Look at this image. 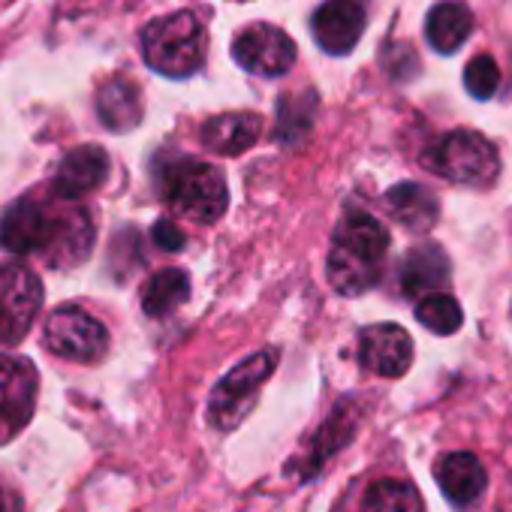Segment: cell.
<instances>
[{"label":"cell","mask_w":512,"mask_h":512,"mask_svg":"<svg viewBox=\"0 0 512 512\" xmlns=\"http://www.w3.org/2000/svg\"><path fill=\"white\" fill-rule=\"evenodd\" d=\"M232 58L253 76H284L296 64V43L275 25H250L232 40Z\"/></svg>","instance_id":"cell-10"},{"label":"cell","mask_w":512,"mask_h":512,"mask_svg":"<svg viewBox=\"0 0 512 512\" xmlns=\"http://www.w3.org/2000/svg\"><path fill=\"white\" fill-rule=\"evenodd\" d=\"M425 163L446 181L488 187L497 178V148L476 130H452L428 151Z\"/></svg>","instance_id":"cell-6"},{"label":"cell","mask_w":512,"mask_h":512,"mask_svg":"<svg viewBox=\"0 0 512 512\" xmlns=\"http://www.w3.org/2000/svg\"><path fill=\"white\" fill-rule=\"evenodd\" d=\"M190 299V278L181 269H163L157 272L145 290H142V311L154 320L178 311Z\"/></svg>","instance_id":"cell-20"},{"label":"cell","mask_w":512,"mask_h":512,"mask_svg":"<svg viewBox=\"0 0 512 512\" xmlns=\"http://www.w3.org/2000/svg\"><path fill=\"white\" fill-rule=\"evenodd\" d=\"M260 133H263V118L256 112H226L205 121L199 139L208 151L220 157H238L256 145Z\"/></svg>","instance_id":"cell-15"},{"label":"cell","mask_w":512,"mask_h":512,"mask_svg":"<svg viewBox=\"0 0 512 512\" xmlns=\"http://www.w3.org/2000/svg\"><path fill=\"white\" fill-rule=\"evenodd\" d=\"M139 43L145 64L169 79L193 76L196 70H202L208 55V34L202 22L187 10L148 22Z\"/></svg>","instance_id":"cell-3"},{"label":"cell","mask_w":512,"mask_h":512,"mask_svg":"<svg viewBox=\"0 0 512 512\" xmlns=\"http://www.w3.org/2000/svg\"><path fill=\"white\" fill-rule=\"evenodd\" d=\"M473 34V13L461 0H440L425 16V40L437 55H455Z\"/></svg>","instance_id":"cell-16"},{"label":"cell","mask_w":512,"mask_h":512,"mask_svg":"<svg viewBox=\"0 0 512 512\" xmlns=\"http://www.w3.org/2000/svg\"><path fill=\"white\" fill-rule=\"evenodd\" d=\"M386 205H389L392 217L401 226H407L410 232H428L437 223V214H440L437 196L428 187L416 184V181L395 184L386 193Z\"/></svg>","instance_id":"cell-19"},{"label":"cell","mask_w":512,"mask_h":512,"mask_svg":"<svg viewBox=\"0 0 512 512\" xmlns=\"http://www.w3.org/2000/svg\"><path fill=\"white\" fill-rule=\"evenodd\" d=\"M43 344L61 359L70 362H97L109 350V332L88 311L64 305L49 314L43 326Z\"/></svg>","instance_id":"cell-8"},{"label":"cell","mask_w":512,"mask_h":512,"mask_svg":"<svg viewBox=\"0 0 512 512\" xmlns=\"http://www.w3.org/2000/svg\"><path fill=\"white\" fill-rule=\"evenodd\" d=\"M365 34V10L359 0H326L314 13V40L329 55H350Z\"/></svg>","instance_id":"cell-12"},{"label":"cell","mask_w":512,"mask_h":512,"mask_svg":"<svg viewBox=\"0 0 512 512\" xmlns=\"http://www.w3.org/2000/svg\"><path fill=\"white\" fill-rule=\"evenodd\" d=\"M434 476H437V485L446 494V500H452L455 506L476 503L488 488V473L473 452L443 455L434 467Z\"/></svg>","instance_id":"cell-14"},{"label":"cell","mask_w":512,"mask_h":512,"mask_svg":"<svg viewBox=\"0 0 512 512\" xmlns=\"http://www.w3.org/2000/svg\"><path fill=\"white\" fill-rule=\"evenodd\" d=\"M40 377L34 362L0 356V446L16 440L34 416Z\"/></svg>","instance_id":"cell-9"},{"label":"cell","mask_w":512,"mask_h":512,"mask_svg":"<svg viewBox=\"0 0 512 512\" xmlns=\"http://www.w3.org/2000/svg\"><path fill=\"white\" fill-rule=\"evenodd\" d=\"M278 368V350H260L241 365H235L211 392L208 398V422L220 431H232L244 422V416L253 410L260 398L263 383Z\"/></svg>","instance_id":"cell-5"},{"label":"cell","mask_w":512,"mask_h":512,"mask_svg":"<svg viewBox=\"0 0 512 512\" xmlns=\"http://www.w3.org/2000/svg\"><path fill=\"white\" fill-rule=\"evenodd\" d=\"M109 175V154L97 145H82L76 151H70L55 175L52 193L58 199H79L85 193H91L94 187H100Z\"/></svg>","instance_id":"cell-13"},{"label":"cell","mask_w":512,"mask_h":512,"mask_svg":"<svg viewBox=\"0 0 512 512\" xmlns=\"http://www.w3.org/2000/svg\"><path fill=\"white\" fill-rule=\"evenodd\" d=\"M151 238H154V244H157L160 250H172V253H178V250L184 247V232H181V226H178L175 220H169V217H163V220H157V223H154Z\"/></svg>","instance_id":"cell-24"},{"label":"cell","mask_w":512,"mask_h":512,"mask_svg":"<svg viewBox=\"0 0 512 512\" xmlns=\"http://www.w3.org/2000/svg\"><path fill=\"white\" fill-rule=\"evenodd\" d=\"M449 281V260L437 244L413 247L401 263V290L407 296H428Z\"/></svg>","instance_id":"cell-17"},{"label":"cell","mask_w":512,"mask_h":512,"mask_svg":"<svg viewBox=\"0 0 512 512\" xmlns=\"http://www.w3.org/2000/svg\"><path fill=\"white\" fill-rule=\"evenodd\" d=\"M0 247L25 256L40 253L55 269L82 266L94 247V226L85 208L58 205L37 196L16 199L0 214Z\"/></svg>","instance_id":"cell-1"},{"label":"cell","mask_w":512,"mask_h":512,"mask_svg":"<svg viewBox=\"0 0 512 512\" xmlns=\"http://www.w3.org/2000/svg\"><path fill=\"white\" fill-rule=\"evenodd\" d=\"M389 250V229L365 214L350 211L332 238L329 250V284L341 296H362L380 281V266Z\"/></svg>","instance_id":"cell-2"},{"label":"cell","mask_w":512,"mask_h":512,"mask_svg":"<svg viewBox=\"0 0 512 512\" xmlns=\"http://www.w3.org/2000/svg\"><path fill=\"white\" fill-rule=\"evenodd\" d=\"M43 308V281L19 263H0V344H19Z\"/></svg>","instance_id":"cell-7"},{"label":"cell","mask_w":512,"mask_h":512,"mask_svg":"<svg viewBox=\"0 0 512 512\" xmlns=\"http://www.w3.org/2000/svg\"><path fill=\"white\" fill-rule=\"evenodd\" d=\"M359 359L380 377H404L413 365V341L395 323L368 326L359 338Z\"/></svg>","instance_id":"cell-11"},{"label":"cell","mask_w":512,"mask_h":512,"mask_svg":"<svg viewBox=\"0 0 512 512\" xmlns=\"http://www.w3.org/2000/svg\"><path fill=\"white\" fill-rule=\"evenodd\" d=\"M497 85H500V70L491 55L482 52L464 67V88L473 100H491Z\"/></svg>","instance_id":"cell-23"},{"label":"cell","mask_w":512,"mask_h":512,"mask_svg":"<svg viewBox=\"0 0 512 512\" xmlns=\"http://www.w3.org/2000/svg\"><path fill=\"white\" fill-rule=\"evenodd\" d=\"M0 512H22V500L13 488L0 485Z\"/></svg>","instance_id":"cell-25"},{"label":"cell","mask_w":512,"mask_h":512,"mask_svg":"<svg viewBox=\"0 0 512 512\" xmlns=\"http://www.w3.org/2000/svg\"><path fill=\"white\" fill-rule=\"evenodd\" d=\"M157 187L160 196L172 205V211L196 223L220 220L229 205V190L223 175L202 160L178 157L166 163L157 175Z\"/></svg>","instance_id":"cell-4"},{"label":"cell","mask_w":512,"mask_h":512,"mask_svg":"<svg viewBox=\"0 0 512 512\" xmlns=\"http://www.w3.org/2000/svg\"><path fill=\"white\" fill-rule=\"evenodd\" d=\"M97 115L100 121L112 130V133H127L136 130L145 109H142V94L136 88V82H130L127 76L109 79L100 91H97Z\"/></svg>","instance_id":"cell-18"},{"label":"cell","mask_w":512,"mask_h":512,"mask_svg":"<svg viewBox=\"0 0 512 512\" xmlns=\"http://www.w3.org/2000/svg\"><path fill=\"white\" fill-rule=\"evenodd\" d=\"M362 512H425L422 497L410 482L380 479L368 488Z\"/></svg>","instance_id":"cell-21"},{"label":"cell","mask_w":512,"mask_h":512,"mask_svg":"<svg viewBox=\"0 0 512 512\" xmlns=\"http://www.w3.org/2000/svg\"><path fill=\"white\" fill-rule=\"evenodd\" d=\"M416 320L434 335H455L464 323L461 305L446 293H428L416 302Z\"/></svg>","instance_id":"cell-22"}]
</instances>
